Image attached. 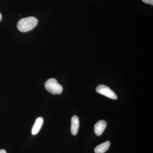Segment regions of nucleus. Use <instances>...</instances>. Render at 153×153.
I'll return each mask as SVG.
<instances>
[{"label": "nucleus", "mask_w": 153, "mask_h": 153, "mask_svg": "<svg viewBox=\"0 0 153 153\" xmlns=\"http://www.w3.org/2000/svg\"><path fill=\"white\" fill-rule=\"evenodd\" d=\"M110 142L108 141L98 145L94 149L95 153H104L109 149Z\"/></svg>", "instance_id": "7"}, {"label": "nucleus", "mask_w": 153, "mask_h": 153, "mask_svg": "<svg viewBox=\"0 0 153 153\" xmlns=\"http://www.w3.org/2000/svg\"><path fill=\"white\" fill-rule=\"evenodd\" d=\"M44 123L43 117H39L36 119L35 124L32 128V133L33 135H36L39 132Z\"/></svg>", "instance_id": "6"}, {"label": "nucleus", "mask_w": 153, "mask_h": 153, "mask_svg": "<svg viewBox=\"0 0 153 153\" xmlns=\"http://www.w3.org/2000/svg\"><path fill=\"white\" fill-rule=\"evenodd\" d=\"M2 19V15L1 14V13H0V21H1Z\"/></svg>", "instance_id": "10"}, {"label": "nucleus", "mask_w": 153, "mask_h": 153, "mask_svg": "<svg viewBox=\"0 0 153 153\" xmlns=\"http://www.w3.org/2000/svg\"><path fill=\"white\" fill-rule=\"evenodd\" d=\"M79 119L78 117L74 115L72 117L71 120V131L73 135H76L79 130Z\"/></svg>", "instance_id": "5"}, {"label": "nucleus", "mask_w": 153, "mask_h": 153, "mask_svg": "<svg viewBox=\"0 0 153 153\" xmlns=\"http://www.w3.org/2000/svg\"><path fill=\"white\" fill-rule=\"evenodd\" d=\"M107 123L105 120H100L95 124L94 127V132L97 136L101 135L106 128Z\"/></svg>", "instance_id": "4"}, {"label": "nucleus", "mask_w": 153, "mask_h": 153, "mask_svg": "<svg viewBox=\"0 0 153 153\" xmlns=\"http://www.w3.org/2000/svg\"><path fill=\"white\" fill-rule=\"evenodd\" d=\"M44 85L46 89L53 94H60L63 91V87L55 78L48 79L45 82Z\"/></svg>", "instance_id": "2"}, {"label": "nucleus", "mask_w": 153, "mask_h": 153, "mask_svg": "<svg viewBox=\"0 0 153 153\" xmlns=\"http://www.w3.org/2000/svg\"><path fill=\"white\" fill-rule=\"evenodd\" d=\"M97 92L112 99H117V97L114 91L108 86L104 85H99L96 88Z\"/></svg>", "instance_id": "3"}, {"label": "nucleus", "mask_w": 153, "mask_h": 153, "mask_svg": "<svg viewBox=\"0 0 153 153\" xmlns=\"http://www.w3.org/2000/svg\"><path fill=\"white\" fill-rule=\"evenodd\" d=\"M0 153H7L6 151L4 149L0 150Z\"/></svg>", "instance_id": "9"}, {"label": "nucleus", "mask_w": 153, "mask_h": 153, "mask_svg": "<svg viewBox=\"0 0 153 153\" xmlns=\"http://www.w3.org/2000/svg\"><path fill=\"white\" fill-rule=\"evenodd\" d=\"M38 19L34 17L23 18L18 22L17 28L22 32H27L33 30L37 26Z\"/></svg>", "instance_id": "1"}, {"label": "nucleus", "mask_w": 153, "mask_h": 153, "mask_svg": "<svg viewBox=\"0 0 153 153\" xmlns=\"http://www.w3.org/2000/svg\"><path fill=\"white\" fill-rule=\"evenodd\" d=\"M144 3L146 4H150L153 5V0H142Z\"/></svg>", "instance_id": "8"}]
</instances>
